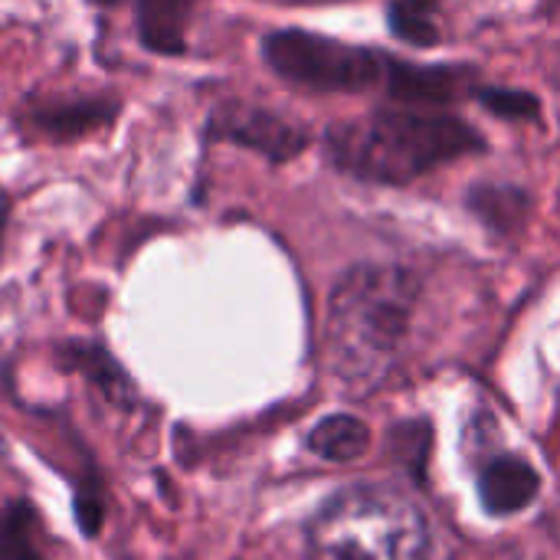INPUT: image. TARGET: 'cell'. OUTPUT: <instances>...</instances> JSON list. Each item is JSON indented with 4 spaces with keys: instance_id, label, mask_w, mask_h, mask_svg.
<instances>
[{
    "instance_id": "1",
    "label": "cell",
    "mask_w": 560,
    "mask_h": 560,
    "mask_svg": "<svg viewBox=\"0 0 560 560\" xmlns=\"http://www.w3.org/2000/svg\"><path fill=\"white\" fill-rule=\"evenodd\" d=\"M420 299V279L400 266L348 269L328 302V368L354 390L377 387L397 364Z\"/></svg>"
},
{
    "instance_id": "2",
    "label": "cell",
    "mask_w": 560,
    "mask_h": 560,
    "mask_svg": "<svg viewBox=\"0 0 560 560\" xmlns=\"http://www.w3.org/2000/svg\"><path fill=\"white\" fill-rule=\"evenodd\" d=\"M325 148L338 171L400 187L466 154L486 151V138L450 112L397 105L335 125L325 135Z\"/></svg>"
},
{
    "instance_id": "3",
    "label": "cell",
    "mask_w": 560,
    "mask_h": 560,
    "mask_svg": "<svg viewBox=\"0 0 560 560\" xmlns=\"http://www.w3.org/2000/svg\"><path fill=\"white\" fill-rule=\"evenodd\" d=\"M315 560H430L423 512L400 492L354 486L338 492L312 522Z\"/></svg>"
},
{
    "instance_id": "4",
    "label": "cell",
    "mask_w": 560,
    "mask_h": 560,
    "mask_svg": "<svg viewBox=\"0 0 560 560\" xmlns=\"http://www.w3.org/2000/svg\"><path fill=\"white\" fill-rule=\"evenodd\" d=\"M262 59L279 79L315 92H368L387 79L384 52L305 30L269 33L262 39Z\"/></svg>"
},
{
    "instance_id": "5",
    "label": "cell",
    "mask_w": 560,
    "mask_h": 560,
    "mask_svg": "<svg viewBox=\"0 0 560 560\" xmlns=\"http://www.w3.org/2000/svg\"><path fill=\"white\" fill-rule=\"evenodd\" d=\"M213 141H230L240 148H249L276 164L299 158L308 148V131L279 118L276 112H266L259 105L226 102L213 112L207 125Z\"/></svg>"
},
{
    "instance_id": "6",
    "label": "cell",
    "mask_w": 560,
    "mask_h": 560,
    "mask_svg": "<svg viewBox=\"0 0 560 560\" xmlns=\"http://www.w3.org/2000/svg\"><path fill=\"white\" fill-rule=\"evenodd\" d=\"M387 92L407 108H443L472 92L476 72L456 66H413L387 56Z\"/></svg>"
},
{
    "instance_id": "7",
    "label": "cell",
    "mask_w": 560,
    "mask_h": 560,
    "mask_svg": "<svg viewBox=\"0 0 560 560\" xmlns=\"http://www.w3.org/2000/svg\"><path fill=\"white\" fill-rule=\"evenodd\" d=\"M118 115V102L115 98H69V102H46L36 105L26 118V125L33 131H39L49 141H75L85 138L92 131H102L105 125H112Z\"/></svg>"
},
{
    "instance_id": "8",
    "label": "cell",
    "mask_w": 560,
    "mask_h": 560,
    "mask_svg": "<svg viewBox=\"0 0 560 560\" xmlns=\"http://www.w3.org/2000/svg\"><path fill=\"white\" fill-rule=\"evenodd\" d=\"M538 486H541L538 472L525 459L502 456V459L486 466L479 495H482L486 512H492V515H515V512H522V509H528L535 502Z\"/></svg>"
},
{
    "instance_id": "9",
    "label": "cell",
    "mask_w": 560,
    "mask_h": 560,
    "mask_svg": "<svg viewBox=\"0 0 560 560\" xmlns=\"http://www.w3.org/2000/svg\"><path fill=\"white\" fill-rule=\"evenodd\" d=\"M197 0H135V26L151 52L177 56L187 46V23Z\"/></svg>"
},
{
    "instance_id": "10",
    "label": "cell",
    "mask_w": 560,
    "mask_h": 560,
    "mask_svg": "<svg viewBox=\"0 0 560 560\" xmlns=\"http://www.w3.org/2000/svg\"><path fill=\"white\" fill-rule=\"evenodd\" d=\"M308 450L328 463H354L371 450V430L358 417L338 413V417L322 420L308 433Z\"/></svg>"
},
{
    "instance_id": "11",
    "label": "cell",
    "mask_w": 560,
    "mask_h": 560,
    "mask_svg": "<svg viewBox=\"0 0 560 560\" xmlns=\"http://www.w3.org/2000/svg\"><path fill=\"white\" fill-rule=\"evenodd\" d=\"M469 210L492 230L509 233L528 217V194L509 184H479L469 190Z\"/></svg>"
},
{
    "instance_id": "12",
    "label": "cell",
    "mask_w": 560,
    "mask_h": 560,
    "mask_svg": "<svg viewBox=\"0 0 560 560\" xmlns=\"http://www.w3.org/2000/svg\"><path fill=\"white\" fill-rule=\"evenodd\" d=\"M440 0H394L387 7L390 33L410 46H436L440 43V23H436Z\"/></svg>"
},
{
    "instance_id": "13",
    "label": "cell",
    "mask_w": 560,
    "mask_h": 560,
    "mask_svg": "<svg viewBox=\"0 0 560 560\" xmlns=\"http://www.w3.org/2000/svg\"><path fill=\"white\" fill-rule=\"evenodd\" d=\"M0 560H39L36 518L20 502L0 512Z\"/></svg>"
},
{
    "instance_id": "14",
    "label": "cell",
    "mask_w": 560,
    "mask_h": 560,
    "mask_svg": "<svg viewBox=\"0 0 560 560\" xmlns=\"http://www.w3.org/2000/svg\"><path fill=\"white\" fill-rule=\"evenodd\" d=\"M476 98L492 115L509 121H532L541 112V102L532 92H518V89H476Z\"/></svg>"
},
{
    "instance_id": "15",
    "label": "cell",
    "mask_w": 560,
    "mask_h": 560,
    "mask_svg": "<svg viewBox=\"0 0 560 560\" xmlns=\"http://www.w3.org/2000/svg\"><path fill=\"white\" fill-rule=\"evenodd\" d=\"M92 3H115V0H92Z\"/></svg>"
}]
</instances>
